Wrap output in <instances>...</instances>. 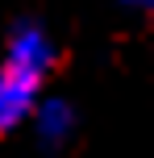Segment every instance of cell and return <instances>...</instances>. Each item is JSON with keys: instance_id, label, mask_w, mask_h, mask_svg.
I'll return each instance as SVG.
<instances>
[{"instance_id": "obj_1", "label": "cell", "mask_w": 154, "mask_h": 158, "mask_svg": "<svg viewBox=\"0 0 154 158\" xmlns=\"http://www.w3.org/2000/svg\"><path fill=\"white\" fill-rule=\"evenodd\" d=\"M42 83H46V75L0 58V137L29 125L33 108L42 100Z\"/></svg>"}, {"instance_id": "obj_2", "label": "cell", "mask_w": 154, "mask_h": 158, "mask_svg": "<svg viewBox=\"0 0 154 158\" xmlns=\"http://www.w3.org/2000/svg\"><path fill=\"white\" fill-rule=\"evenodd\" d=\"M4 63H17V67H29L38 75H50L58 63V50H54V38L46 33V25L38 21H17L8 29V42H4Z\"/></svg>"}, {"instance_id": "obj_3", "label": "cell", "mask_w": 154, "mask_h": 158, "mask_svg": "<svg viewBox=\"0 0 154 158\" xmlns=\"http://www.w3.org/2000/svg\"><path fill=\"white\" fill-rule=\"evenodd\" d=\"M33 133H38L42 146H50V150H58V146H67L75 137V129H79V112H75L71 100H63V96H46V100H38V108H33Z\"/></svg>"}, {"instance_id": "obj_4", "label": "cell", "mask_w": 154, "mask_h": 158, "mask_svg": "<svg viewBox=\"0 0 154 158\" xmlns=\"http://www.w3.org/2000/svg\"><path fill=\"white\" fill-rule=\"evenodd\" d=\"M121 8H129V13H150L154 8V0H117Z\"/></svg>"}]
</instances>
